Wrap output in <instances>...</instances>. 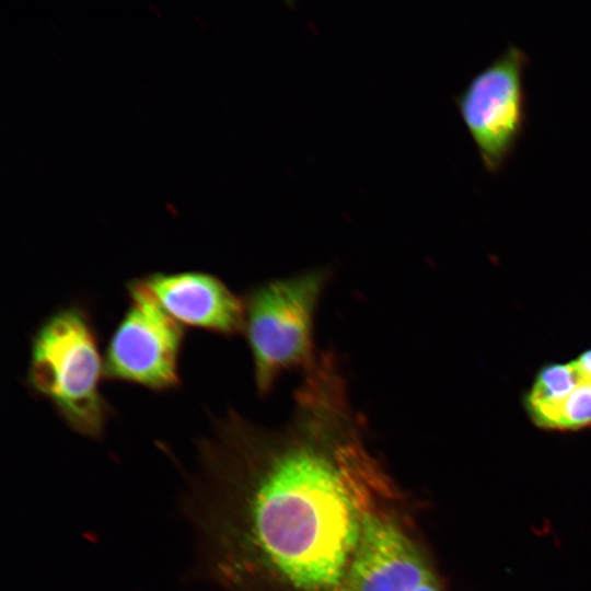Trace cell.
<instances>
[{
	"mask_svg": "<svg viewBox=\"0 0 591 591\" xmlns=\"http://www.w3.org/2000/svg\"><path fill=\"white\" fill-rule=\"evenodd\" d=\"M102 376L104 360L86 309L70 304L48 315L31 340L26 383L85 438L101 439L112 415L100 390Z\"/></svg>",
	"mask_w": 591,
	"mask_h": 591,
	"instance_id": "cell-2",
	"label": "cell"
},
{
	"mask_svg": "<svg viewBox=\"0 0 591 591\" xmlns=\"http://www.w3.org/2000/svg\"><path fill=\"white\" fill-rule=\"evenodd\" d=\"M139 280L158 303L184 326L227 337L244 332L243 299L212 274L153 273Z\"/></svg>",
	"mask_w": 591,
	"mask_h": 591,
	"instance_id": "cell-7",
	"label": "cell"
},
{
	"mask_svg": "<svg viewBox=\"0 0 591 591\" xmlns=\"http://www.w3.org/2000/svg\"><path fill=\"white\" fill-rule=\"evenodd\" d=\"M582 382L573 361L542 369L525 399L533 421L540 427L547 428L560 404Z\"/></svg>",
	"mask_w": 591,
	"mask_h": 591,
	"instance_id": "cell-8",
	"label": "cell"
},
{
	"mask_svg": "<svg viewBox=\"0 0 591 591\" xmlns=\"http://www.w3.org/2000/svg\"><path fill=\"white\" fill-rule=\"evenodd\" d=\"M129 304L112 333L104 355V376L164 392L181 384L183 325L139 279L127 285Z\"/></svg>",
	"mask_w": 591,
	"mask_h": 591,
	"instance_id": "cell-5",
	"label": "cell"
},
{
	"mask_svg": "<svg viewBox=\"0 0 591 591\" xmlns=\"http://www.w3.org/2000/svg\"><path fill=\"white\" fill-rule=\"evenodd\" d=\"M573 363L583 382H591V349L581 354Z\"/></svg>",
	"mask_w": 591,
	"mask_h": 591,
	"instance_id": "cell-10",
	"label": "cell"
},
{
	"mask_svg": "<svg viewBox=\"0 0 591 591\" xmlns=\"http://www.w3.org/2000/svg\"><path fill=\"white\" fill-rule=\"evenodd\" d=\"M347 591H444L428 553L395 501L366 517Z\"/></svg>",
	"mask_w": 591,
	"mask_h": 591,
	"instance_id": "cell-6",
	"label": "cell"
},
{
	"mask_svg": "<svg viewBox=\"0 0 591 591\" xmlns=\"http://www.w3.org/2000/svg\"><path fill=\"white\" fill-rule=\"evenodd\" d=\"M528 65V54L510 44L453 97L483 167L490 174L501 171L524 134Z\"/></svg>",
	"mask_w": 591,
	"mask_h": 591,
	"instance_id": "cell-4",
	"label": "cell"
},
{
	"mask_svg": "<svg viewBox=\"0 0 591 591\" xmlns=\"http://www.w3.org/2000/svg\"><path fill=\"white\" fill-rule=\"evenodd\" d=\"M303 373L285 426L229 410L196 441L179 497L193 578L224 591H347L363 521L396 489L336 355L320 352Z\"/></svg>",
	"mask_w": 591,
	"mask_h": 591,
	"instance_id": "cell-1",
	"label": "cell"
},
{
	"mask_svg": "<svg viewBox=\"0 0 591 591\" xmlns=\"http://www.w3.org/2000/svg\"><path fill=\"white\" fill-rule=\"evenodd\" d=\"M329 278L324 267L264 282L246 292L244 335L259 395H268L281 374L311 369L316 310Z\"/></svg>",
	"mask_w": 591,
	"mask_h": 591,
	"instance_id": "cell-3",
	"label": "cell"
},
{
	"mask_svg": "<svg viewBox=\"0 0 591 591\" xmlns=\"http://www.w3.org/2000/svg\"><path fill=\"white\" fill-rule=\"evenodd\" d=\"M591 425V382H582L557 408L548 429H579Z\"/></svg>",
	"mask_w": 591,
	"mask_h": 591,
	"instance_id": "cell-9",
	"label": "cell"
}]
</instances>
